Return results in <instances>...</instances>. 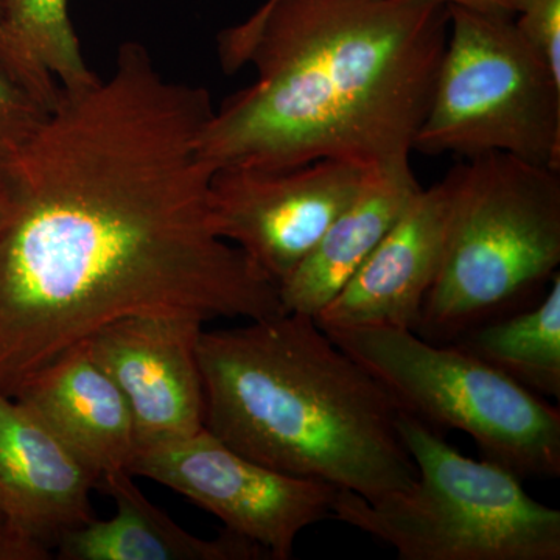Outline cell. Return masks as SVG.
Masks as SVG:
<instances>
[{"label": "cell", "mask_w": 560, "mask_h": 560, "mask_svg": "<svg viewBox=\"0 0 560 560\" xmlns=\"http://www.w3.org/2000/svg\"><path fill=\"white\" fill-rule=\"evenodd\" d=\"M448 36V9L420 0H278L217 40L221 68L257 80L202 128L213 168L323 160L410 164Z\"/></svg>", "instance_id": "2"}, {"label": "cell", "mask_w": 560, "mask_h": 560, "mask_svg": "<svg viewBox=\"0 0 560 560\" xmlns=\"http://www.w3.org/2000/svg\"><path fill=\"white\" fill-rule=\"evenodd\" d=\"M324 330V329H323ZM405 415L469 434L482 458L521 480L560 477V410L455 345L397 327L324 330Z\"/></svg>", "instance_id": "6"}, {"label": "cell", "mask_w": 560, "mask_h": 560, "mask_svg": "<svg viewBox=\"0 0 560 560\" xmlns=\"http://www.w3.org/2000/svg\"><path fill=\"white\" fill-rule=\"evenodd\" d=\"M202 330L205 320L189 313H143L114 320L83 341L130 405L136 453L205 429Z\"/></svg>", "instance_id": "10"}, {"label": "cell", "mask_w": 560, "mask_h": 560, "mask_svg": "<svg viewBox=\"0 0 560 560\" xmlns=\"http://www.w3.org/2000/svg\"><path fill=\"white\" fill-rule=\"evenodd\" d=\"M3 217H0V223H2Z\"/></svg>", "instance_id": "25"}, {"label": "cell", "mask_w": 560, "mask_h": 560, "mask_svg": "<svg viewBox=\"0 0 560 560\" xmlns=\"http://www.w3.org/2000/svg\"><path fill=\"white\" fill-rule=\"evenodd\" d=\"M514 22L523 38L560 77V0H517Z\"/></svg>", "instance_id": "19"}, {"label": "cell", "mask_w": 560, "mask_h": 560, "mask_svg": "<svg viewBox=\"0 0 560 560\" xmlns=\"http://www.w3.org/2000/svg\"><path fill=\"white\" fill-rule=\"evenodd\" d=\"M47 110L0 69V162L13 164L39 130Z\"/></svg>", "instance_id": "18"}, {"label": "cell", "mask_w": 560, "mask_h": 560, "mask_svg": "<svg viewBox=\"0 0 560 560\" xmlns=\"http://www.w3.org/2000/svg\"><path fill=\"white\" fill-rule=\"evenodd\" d=\"M275 2H278V0H265V2L261 3V5H271V3H275Z\"/></svg>", "instance_id": "23"}, {"label": "cell", "mask_w": 560, "mask_h": 560, "mask_svg": "<svg viewBox=\"0 0 560 560\" xmlns=\"http://www.w3.org/2000/svg\"><path fill=\"white\" fill-rule=\"evenodd\" d=\"M420 187L410 164L370 168L357 197L280 283L282 313L316 318L374 253Z\"/></svg>", "instance_id": "14"}, {"label": "cell", "mask_w": 560, "mask_h": 560, "mask_svg": "<svg viewBox=\"0 0 560 560\" xmlns=\"http://www.w3.org/2000/svg\"><path fill=\"white\" fill-rule=\"evenodd\" d=\"M98 477L31 405L0 393V511L51 558L69 530L95 517Z\"/></svg>", "instance_id": "12"}, {"label": "cell", "mask_w": 560, "mask_h": 560, "mask_svg": "<svg viewBox=\"0 0 560 560\" xmlns=\"http://www.w3.org/2000/svg\"><path fill=\"white\" fill-rule=\"evenodd\" d=\"M14 397L31 405L98 480L130 471L138 448L130 405L84 342L33 374Z\"/></svg>", "instance_id": "13"}, {"label": "cell", "mask_w": 560, "mask_h": 560, "mask_svg": "<svg viewBox=\"0 0 560 560\" xmlns=\"http://www.w3.org/2000/svg\"><path fill=\"white\" fill-rule=\"evenodd\" d=\"M416 466L408 488L377 500L338 489L331 518L370 534L400 560H559L560 511L499 464L467 458L440 431L399 412Z\"/></svg>", "instance_id": "5"}, {"label": "cell", "mask_w": 560, "mask_h": 560, "mask_svg": "<svg viewBox=\"0 0 560 560\" xmlns=\"http://www.w3.org/2000/svg\"><path fill=\"white\" fill-rule=\"evenodd\" d=\"M0 69L49 110L62 92L98 80L88 68L69 18V0H5L0 14Z\"/></svg>", "instance_id": "16"}, {"label": "cell", "mask_w": 560, "mask_h": 560, "mask_svg": "<svg viewBox=\"0 0 560 560\" xmlns=\"http://www.w3.org/2000/svg\"><path fill=\"white\" fill-rule=\"evenodd\" d=\"M559 172L504 153L453 168L451 232L415 330L419 337L451 345L540 301L559 272Z\"/></svg>", "instance_id": "4"}, {"label": "cell", "mask_w": 560, "mask_h": 560, "mask_svg": "<svg viewBox=\"0 0 560 560\" xmlns=\"http://www.w3.org/2000/svg\"><path fill=\"white\" fill-rule=\"evenodd\" d=\"M206 88L127 40L106 79L61 92L10 165L0 223V393L114 320L282 313L279 290L213 230Z\"/></svg>", "instance_id": "1"}, {"label": "cell", "mask_w": 560, "mask_h": 560, "mask_svg": "<svg viewBox=\"0 0 560 560\" xmlns=\"http://www.w3.org/2000/svg\"><path fill=\"white\" fill-rule=\"evenodd\" d=\"M46 555L33 547L11 526L9 518L0 511V560H46Z\"/></svg>", "instance_id": "20"}, {"label": "cell", "mask_w": 560, "mask_h": 560, "mask_svg": "<svg viewBox=\"0 0 560 560\" xmlns=\"http://www.w3.org/2000/svg\"><path fill=\"white\" fill-rule=\"evenodd\" d=\"M3 2H5V0H0V14H2V10H3Z\"/></svg>", "instance_id": "24"}, {"label": "cell", "mask_w": 560, "mask_h": 560, "mask_svg": "<svg viewBox=\"0 0 560 560\" xmlns=\"http://www.w3.org/2000/svg\"><path fill=\"white\" fill-rule=\"evenodd\" d=\"M130 474L194 501L226 530L259 545L270 560L293 558L302 530L331 517L338 490L264 466L206 429L136 453Z\"/></svg>", "instance_id": "8"}, {"label": "cell", "mask_w": 560, "mask_h": 560, "mask_svg": "<svg viewBox=\"0 0 560 560\" xmlns=\"http://www.w3.org/2000/svg\"><path fill=\"white\" fill-rule=\"evenodd\" d=\"M11 175L10 168L0 162V217H5L10 208Z\"/></svg>", "instance_id": "22"}, {"label": "cell", "mask_w": 560, "mask_h": 560, "mask_svg": "<svg viewBox=\"0 0 560 560\" xmlns=\"http://www.w3.org/2000/svg\"><path fill=\"white\" fill-rule=\"evenodd\" d=\"M447 9V44L415 151L504 153L560 171V77L514 18Z\"/></svg>", "instance_id": "7"}, {"label": "cell", "mask_w": 560, "mask_h": 560, "mask_svg": "<svg viewBox=\"0 0 560 560\" xmlns=\"http://www.w3.org/2000/svg\"><path fill=\"white\" fill-rule=\"evenodd\" d=\"M370 168L323 160L290 168H215L210 219L278 287L357 197Z\"/></svg>", "instance_id": "9"}, {"label": "cell", "mask_w": 560, "mask_h": 560, "mask_svg": "<svg viewBox=\"0 0 560 560\" xmlns=\"http://www.w3.org/2000/svg\"><path fill=\"white\" fill-rule=\"evenodd\" d=\"M102 489L116 504L108 521L94 517L58 541L60 560H264L259 545L224 529L201 539L168 517L138 488L128 470L103 475Z\"/></svg>", "instance_id": "15"}, {"label": "cell", "mask_w": 560, "mask_h": 560, "mask_svg": "<svg viewBox=\"0 0 560 560\" xmlns=\"http://www.w3.org/2000/svg\"><path fill=\"white\" fill-rule=\"evenodd\" d=\"M420 2L440 3V5L444 7H460V9L511 18H514L515 5H517V0H420Z\"/></svg>", "instance_id": "21"}, {"label": "cell", "mask_w": 560, "mask_h": 560, "mask_svg": "<svg viewBox=\"0 0 560 560\" xmlns=\"http://www.w3.org/2000/svg\"><path fill=\"white\" fill-rule=\"evenodd\" d=\"M451 345L548 399L560 397V275L536 304L488 320Z\"/></svg>", "instance_id": "17"}, {"label": "cell", "mask_w": 560, "mask_h": 560, "mask_svg": "<svg viewBox=\"0 0 560 560\" xmlns=\"http://www.w3.org/2000/svg\"><path fill=\"white\" fill-rule=\"evenodd\" d=\"M453 202L452 172L430 189L420 187L374 253L316 315L320 329L415 331L447 246Z\"/></svg>", "instance_id": "11"}, {"label": "cell", "mask_w": 560, "mask_h": 560, "mask_svg": "<svg viewBox=\"0 0 560 560\" xmlns=\"http://www.w3.org/2000/svg\"><path fill=\"white\" fill-rule=\"evenodd\" d=\"M198 359L205 429L235 452L366 500L415 481L396 401L312 316L202 330Z\"/></svg>", "instance_id": "3"}]
</instances>
